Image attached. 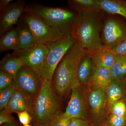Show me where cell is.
Listing matches in <instances>:
<instances>
[{"label":"cell","instance_id":"obj_1","mask_svg":"<svg viewBox=\"0 0 126 126\" xmlns=\"http://www.w3.org/2000/svg\"><path fill=\"white\" fill-rule=\"evenodd\" d=\"M87 52L75 42L55 70L51 84L61 99L71 94L73 89L80 84L78 79V69L81 59Z\"/></svg>","mask_w":126,"mask_h":126},{"label":"cell","instance_id":"obj_2","mask_svg":"<svg viewBox=\"0 0 126 126\" xmlns=\"http://www.w3.org/2000/svg\"><path fill=\"white\" fill-rule=\"evenodd\" d=\"M27 8L63 38H73L74 30L78 16V14L73 10L33 4L27 5Z\"/></svg>","mask_w":126,"mask_h":126},{"label":"cell","instance_id":"obj_3","mask_svg":"<svg viewBox=\"0 0 126 126\" xmlns=\"http://www.w3.org/2000/svg\"><path fill=\"white\" fill-rule=\"evenodd\" d=\"M61 99L54 92L51 81L43 79L31 114L34 123L48 125L55 116L62 113Z\"/></svg>","mask_w":126,"mask_h":126},{"label":"cell","instance_id":"obj_4","mask_svg":"<svg viewBox=\"0 0 126 126\" xmlns=\"http://www.w3.org/2000/svg\"><path fill=\"white\" fill-rule=\"evenodd\" d=\"M98 14H78L75 26L73 37L87 52L92 53L103 45L100 36L101 23Z\"/></svg>","mask_w":126,"mask_h":126},{"label":"cell","instance_id":"obj_5","mask_svg":"<svg viewBox=\"0 0 126 126\" xmlns=\"http://www.w3.org/2000/svg\"><path fill=\"white\" fill-rule=\"evenodd\" d=\"M90 86L79 84L72 89L70 100L63 116L69 119L89 120Z\"/></svg>","mask_w":126,"mask_h":126},{"label":"cell","instance_id":"obj_6","mask_svg":"<svg viewBox=\"0 0 126 126\" xmlns=\"http://www.w3.org/2000/svg\"><path fill=\"white\" fill-rule=\"evenodd\" d=\"M75 43L74 38H65L47 44L48 52L41 70L37 73L42 78L51 81L57 66Z\"/></svg>","mask_w":126,"mask_h":126},{"label":"cell","instance_id":"obj_7","mask_svg":"<svg viewBox=\"0 0 126 126\" xmlns=\"http://www.w3.org/2000/svg\"><path fill=\"white\" fill-rule=\"evenodd\" d=\"M88 100L93 126H105L110 114L105 89L90 87Z\"/></svg>","mask_w":126,"mask_h":126},{"label":"cell","instance_id":"obj_8","mask_svg":"<svg viewBox=\"0 0 126 126\" xmlns=\"http://www.w3.org/2000/svg\"><path fill=\"white\" fill-rule=\"evenodd\" d=\"M21 18L29 27L38 44H47L63 39L38 16L27 9L22 15Z\"/></svg>","mask_w":126,"mask_h":126},{"label":"cell","instance_id":"obj_9","mask_svg":"<svg viewBox=\"0 0 126 126\" xmlns=\"http://www.w3.org/2000/svg\"><path fill=\"white\" fill-rule=\"evenodd\" d=\"M43 80L37 72L24 65L16 74L14 83L17 89L35 101L41 89Z\"/></svg>","mask_w":126,"mask_h":126},{"label":"cell","instance_id":"obj_10","mask_svg":"<svg viewBox=\"0 0 126 126\" xmlns=\"http://www.w3.org/2000/svg\"><path fill=\"white\" fill-rule=\"evenodd\" d=\"M48 52L47 44H37L29 48L14 50L12 54L20 60L24 65L38 73L43 68Z\"/></svg>","mask_w":126,"mask_h":126},{"label":"cell","instance_id":"obj_11","mask_svg":"<svg viewBox=\"0 0 126 126\" xmlns=\"http://www.w3.org/2000/svg\"><path fill=\"white\" fill-rule=\"evenodd\" d=\"M126 39V24L114 18L108 19L102 32L103 45L113 48Z\"/></svg>","mask_w":126,"mask_h":126},{"label":"cell","instance_id":"obj_12","mask_svg":"<svg viewBox=\"0 0 126 126\" xmlns=\"http://www.w3.org/2000/svg\"><path fill=\"white\" fill-rule=\"evenodd\" d=\"M27 10V5L22 0L12 2L5 9L0 10L1 36L17 24L22 15Z\"/></svg>","mask_w":126,"mask_h":126},{"label":"cell","instance_id":"obj_13","mask_svg":"<svg viewBox=\"0 0 126 126\" xmlns=\"http://www.w3.org/2000/svg\"><path fill=\"white\" fill-rule=\"evenodd\" d=\"M34 101L16 89L7 106L2 111L11 113L27 111L31 115Z\"/></svg>","mask_w":126,"mask_h":126},{"label":"cell","instance_id":"obj_14","mask_svg":"<svg viewBox=\"0 0 126 126\" xmlns=\"http://www.w3.org/2000/svg\"><path fill=\"white\" fill-rule=\"evenodd\" d=\"M96 67L91 53L87 52L81 59L79 65L78 76L79 83L88 85Z\"/></svg>","mask_w":126,"mask_h":126},{"label":"cell","instance_id":"obj_15","mask_svg":"<svg viewBox=\"0 0 126 126\" xmlns=\"http://www.w3.org/2000/svg\"><path fill=\"white\" fill-rule=\"evenodd\" d=\"M105 91L109 108L118 101H126V84L124 80L112 79L105 89Z\"/></svg>","mask_w":126,"mask_h":126},{"label":"cell","instance_id":"obj_16","mask_svg":"<svg viewBox=\"0 0 126 126\" xmlns=\"http://www.w3.org/2000/svg\"><path fill=\"white\" fill-rule=\"evenodd\" d=\"M90 53L97 66L110 69L114 64L118 55L112 48L104 45Z\"/></svg>","mask_w":126,"mask_h":126},{"label":"cell","instance_id":"obj_17","mask_svg":"<svg viewBox=\"0 0 126 126\" xmlns=\"http://www.w3.org/2000/svg\"><path fill=\"white\" fill-rule=\"evenodd\" d=\"M16 27L19 41L18 49L29 48L38 44L29 27L21 18Z\"/></svg>","mask_w":126,"mask_h":126},{"label":"cell","instance_id":"obj_18","mask_svg":"<svg viewBox=\"0 0 126 126\" xmlns=\"http://www.w3.org/2000/svg\"><path fill=\"white\" fill-rule=\"evenodd\" d=\"M68 4L72 10L81 15H93L100 13L97 0H69Z\"/></svg>","mask_w":126,"mask_h":126},{"label":"cell","instance_id":"obj_19","mask_svg":"<svg viewBox=\"0 0 126 126\" xmlns=\"http://www.w3.org/2000/svg\"><path fill=\"white\" fill-rule=\"evenodd\" d=\"M100 10L111 14H117L126 19V0H97Z\"/></svg>","mask_w":126,"mask_h":126},{"label":"cell","instance_id":"obj_20","mask_svg":"<svg viewBox=\"0 0 126 126\" xmlns=\"http://www.w3.org/2000/svg\"><path fill=\"white\" fill-rule=\"evenodd\" d=\"M112 79L110 68L97 66L88 85L90 87L106 89Z\"/></svg>","mask_w":126,"mask_h":126},{"label":"cell","instance_id":"obj_21","mask_svg":"<svg viewBox=\"0 0 126 126\" xmlns=\"http://www.w3.org/2000/svg\"><path fill=\"white\" fill-rule=\"evenodd\" d=\"M23 66L20 60L12 53L7 54L0 63V70L7 73L14 79Z\"/></svg>","mask_w":126,"mask_h":126},{"label":"cell","instance_id":"obj_22","mask_svg":"<svg viewBox=\"0 0 126 126\" xmlns=\"http://www.w3.org/2000/svg\"><path fill=\"white\" fill-rule=\"evenodd\" d=\"M0 39V52L19 49V43L16 27H13L1 35Z\"/></svg>","mask_w":126,"mask_h":126},{"label":"cell","instance_id":"obj_23","mask_svg":"<svg viewBox=\"0 0 126 126\" xmlns=\"http://www.w3.org/2000/svg\"><path fill=\"white\" fill-rule=\"evenodd\" d=\"M110 69L112 79L124 80L126 77V55L118 54L115 63Z\"/></svg>","mask_w":126,"mask_h":126},{"label":"cell","instance_id":"obj_24","mask_svg":"<svg viewBox=\"0 0 126 126\" xmlns=\"http://www.w3.org/2000/svg\"><path fill=\"white\" fill-rule=\"evenodd\" d=\"M16 89V88L13 83L7 87L0 90V111L5 108Z\"/></svg>","mask_w":126,"mask_h":126},{"label":"cell","instance_id":"obj_25","mask_svg":"<svg viewBox=\"0 0 126 126\" xmlns=\"http://www.w3.org/2000/svg\"><path fill=\"white\" fill-rule=\"evenodd\" d=\"M110 113L126 118V101L122 100L114 103L109 107Z\"/></svg>","mask_w":126,"mask_h":126},{"label":"cell","instance_id":"obj_26","mask_svg":"<svg viewBox=\"0 0 126 126\" xmlns=\"http://www.w3.org/2000/svg\"><path fill=\"white\" fill-rule=\"evenodd\" d=\"M126 118L110 113L105 126H126Z\"/></svg>","mask_w":126,"mask_h":126},{"label":"cell","instance_id":"obj_27","mask_svg":"<svg viewBox=\"0 0 126 126\" xmlns=\"http://www.w3.org/2000/svg\"><path fill=\"white\" fill-rule=\"evenodd\" d=\"M63 113L56 115L50 122L48 126H68L71 121V119L64 117Z\"/></svg>","mask_w":126,"mask_h":126},{"label":"cell","instance_id":"obj_28","mask_svg":"<svg viewBox=\"0 0 126 126\" xmlns=\"http://www.w3.org/2000/svg\"><path fill=\"white\" fill-rule=\"evenodd\" d=\"M14 79L10 75L2 70H0V90L11 85Z\"/></svg>","mask_w":126,"mask_h":126},{"label":"cell","instance_id":"obj_29","mask_svg":"<svg viewBox=\"0 0 126 126\" xmlns=\"http://www.w3.org/2000/svg\"><path fill=\"white\" fill-rule=\"evenodd\" d=\"M16 113L18 115L19 121L23 126L29 124L32 121H33L32 117L27 111H23Z\"/></svg>","mask_w":126,"mask_h":126},{"label":"cell","instance_id":"obj_30","mask_svg":"<svg viewBox=\"0 0 126 126\" xmlns=\"http://www.w3.org/2000/svg\"><path fill=\"white\" fill-rule=\"evenodd\" d=\"M16 121L15 118L10 113L3 111L0 112V125L4 124H15Z\"/></svg>","mask_w":126,"mask_h":126},{"label":"cell","instance_id":"obj_31","mask_svg":"<svg viewBox=\"0 0 126 126\" xmlns=\"http://www.w3.org/2000/svg\"><path fill=\"white\" fill-rule=\"evenodd\" d=\"M68 126H93V125L89 120L72 118Z\"/></svg>","mask_w":126,"mask_h":126},{"label":"cell","instance_id":"obj_32","mask_svg":"<svg viewBox=\"0 0 126 126\" xmlns=\"http://www.w3.org/2000/svg\"><path fill=\"white\" fill-rule=\"evenodd\" d=\"M112 49L117 54L126 55V39L115 46Z\"/></svg>","mask_w":126,"mask_h":126},{"label":"cell","instance_id":"obj_33","mask_svg":"<svg viewBox=\"0 0 126 126\" xmlns=\"http://www.w3.org/2000/svg\"><path fill=\"white\" fill-rule=\"evenodd\" d=\"M13 1V0H0V10H2L6 8Z\"/></svg>","mask_w":126,"mask_h":126},{"label":"cell","instance_id":"obj_34","mask_svg":"<svg viewBox=\"0 0 126 126\" xmlns=\"http://www.w3.org/2000/svg\"><path fill=\"white\" fill-rule=\"evenodd\" d=\"M34 126H48V125H44V124H36L34 123Z\"/></svg>","mask_w":126,"mask_h":126},{"label":"cell","instance_id":"obj_35","mask_svg":"<svg viewBox=\"0 0 126 126\" xmlns=\"http://www.w3.org/2000/svg\"><path fill=\"white\" fill-rule=\"evenodd\" d=\"M4 125L2 126H16L14 124H4Z\"/></svg>","mask_w":126,"mask_h":126},{"label":"cell","instance_id":"obj_36","mask_svg":"<svg viewBox=\"0 0 126 126\" xmlns=\"http://www.w3.org/2000/svg\"><path fill=\"white\" fill-rule=\"evenodd\" d=\"M124 81H125V84H126V77L124 79Z\"/></svg>","mask_w":126,"mask_h":126},{"label":"cell","instance_id":"obj_37","mask_svg":"<svg viewBox=\"0 0 126 126\" xmlns=\"http://www.w3.org/2000/svg\"><path fill=\"white\" fill-rule=\"evenodd\" d=\"M32 126L31 125H30V124H28V125H25V126Z\"/></svg>","mask_w":126,"mask_h":126},{"label":"cell","instance_id":"obj_38","mask_svg":"<svg viewBox=\"0 0 126 126\" xmlns=\"http://www.w3.org/2000/svg\"></svg>","mask_w":126,"mask_h":126}]
</instances>
